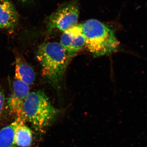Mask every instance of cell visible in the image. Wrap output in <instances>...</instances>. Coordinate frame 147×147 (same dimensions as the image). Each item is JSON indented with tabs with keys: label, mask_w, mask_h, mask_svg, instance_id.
Segmentation results:
<instances>
[{
	"label": "cell",
	"mask_w": 147,
	"mask_h": 147,
	"mask_svg": "<svg viewBox=\"0 0 147 147\" xmlns=\"http://www.w3.org/2000/svg\"><path fill=\"white\" fill-rule=\"evenodd\" d=\"M15 78L16 80L29 86L33 84L35 79V74L33 69L21 57H17L16 59Z\"/></svg>",
	"instance_id": "ba28073f"
},
{
	"label": "cell",
	"mask_w": 147,
	"mask_h": 147,
	"mask_svg": "<svg viewBox=\"0 0 147 147\" xmlns=\"http://www.w3.org/2000/svg\"><path fill=\"white\" fill-rule=\"evenodd\" d=\"M78 0H71L61 4L48 17L47 28L49 32L56 29L65 31L76 25L79 17Z\"/></svg>",
	"instance_id": "277c9868"
},
{
	"label": "cell",
	"mask_w": 147,
	"mask_h": 147,
	"mask_svg": "<svg viewBox=\"0 0 147 147\" xmlns=\"http://www.w3.org/2000/svg\"><path fill=\"white\" fill-rule=\"evenodd\" d=\"M17 124L14 131V142L16 146L29 147L32 141L31 130L26 125V121L16 118Z\"/></svg>",
	"instance_id": "9c48e42d"
},
{
	"label": "cell",
	"mask_w": 147,
	"mask_h": 147,
	"mask_svg": "<svg viewBox=\"0 0 147 147\" xmlns=\"http://www.w3.org/2000/svg\"><path fill=\"white\" fill-rule=\"evenodd\" d=\"M19 1L21 2L22 3H27L30 0H18Z\"/></svg>",
	"instance_id": "7c38bea8"
},
{
	"label": "cell",
	"mask_w": 147,
	"mask_h": 147,
	"mask_svg": "<svg viewBox=\"0 0 147 147\" xmlns=\"http://www.w3.org/2000/svg\"><path fill=\"white\" fill-rule=\"evenodd\" d=\"M86 46L95 57L109 55L118 49L119 42L114 31L96 19H90L82 24Z\"/></svg>",
	"instance_id": "7a4b0ae2"
},
{
	"label": "cell",
	"mask_w": 147,
	"mask_h": 147,
	"mask_svg": "<svg viewBox=\"0 0 147 147\" xmlns=\"http://www.w3.org/2000/svg\"><path fill=\"white\" fill-rule=\"evenodd\" d=\"M18 15L10 0H0V29H12L16 26Z\"/></svg>",
	"instance_id": "52a82bcc"
},
{
	"label": "cell",
	"mask_w": 147,
	"mask_h": 147,
	"mask_svg": "<svg viewBox=\"0 0 147 147\" xmlns=\"http://www.w3.org/2000/svg\"><path fill=\"white\" fill-rule=\"evenodd\" d=\"M36 57L42 74L54 85L61 84L70 57L60 43L48 42L39 46Z\"/></svg>",
	"instance_id": "6da1fadb"
},
{
	"label": "cell",
	"mask_w": 147,
	"mask_h": 147,
	"mask_svg": "<svg viewBox=\"0 0 147 147\" xmlns=\"http://www.w3.org/2000/svg\"><path fill=\"white\" fill-rule=\"evenodd\" d=\"M5 100V96L2 88L0 86V114L2 111Z\"/></svg>",
	"instance_id": "8fae6325"
},
{
	"label": "cell",
	"mask_w": 147,
	"mask_h": 147,
	"mask_svg": "<svg viewBox=\"0 0 147 147\" xmlns=\"http://www.w3.org/2000/svg\"><path fill=\"white\" fill-rule=\"evenodd\" d=\"M58 113L45 93L37 91L30 92L24 101L22 119L42 131L50 125Z\"/></svg>",
	"instance_id": "3957f363"
},
{
	"label": "cell",
	"mask_w": 147,
	"mask_h": 147,
	"mask_svg": "<svg viewBox=\"0 0 147 147\" xmlns=\"http://www.w3.org/2000/svg\"><path fill=\"white\" fill-rule=\"evenodd\" d=\"M16 120L0 130V147H16L14 142Z\"/></svg>",
	"instance_id": "30bf717a"
},
{
	"label": "cell",
	"mask_w": 147,
	"mask_h": 147,
	"mask_svg": "<svg viewBox=\"0 0 147 147\" xmlns=\"http://www.w3.org/2000/svg\"><path fill=\"white\" fill-rule=\"evenodd\" d=\"M60 43L70 57L80 52L86 46L82 24L74 25L64 31Z\"/></svg>",
	"instance_id": "5b68a950"
},
{
	"label": "cell",
	"mask_w": 147,
	"mask_h": 147,
	"mask_svg": "<svg viewBox=\"0 0 147 147\" xmlns=\"http://www.w3.org/2000/svg\"><path fill=\"white\" fill-rule=\"evenodd\" d=\"M30 93L29 85L15 79L13 84V92L7 100V105L11 112L16 116V118L23 119V105Z\"/></svg>",
	"instance_id": "8992f818"
}]
</instances>
